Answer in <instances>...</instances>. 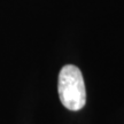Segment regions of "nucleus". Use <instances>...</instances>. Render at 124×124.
Here are the masks:
<instances>
[{
	"instance_id": "f257e3e1",
	"label": "nucleus",
	"mask_w": 124,
	"mask_h": 124,
	"mask_svg": "<svg viewBox=\"0 0 124 124\" xmlns=\"http://www.w3.org/2000/svg\"><path fill=\"white\" fill-rule=\"evenodd\" d=\"M58 91L61 103L69 110H80L86 103L84 78L76 66L67 64L60 70Z\"/></svg>"
}]
</instances>
